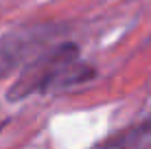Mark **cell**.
Listing matches in <instances>:
<instances>
[{"label":"cell","instance_id":"6da1fadb","mask_svg":"<svg viewBox=\"0 0 151 149\" xmlns=\"http://www.w3.org/2000/svg\"><path fill=\"white\" fill-rule=\"evenodd\" d=\"M96 77L92 64L81 59V50L75 42H53L40 50L9 86L7 101L18 103L35 94L66 90L79 83H88Z\"/></svg>","mask_w":151,"mask_h":149},{"label":"cell","instance_id":"7a4b0ae2","mask_svg":"<svg viewBox=\"0 0 151 149\" xmlns=\"http://www.w3.org/2000/svg\"><path fill=\"white\" fill-rule=\"evenodd\" d=\"M59 35L53 24H35V27L13 29L0 35V79L13 70L24 68L40 50H44Z\"/></svg>","mask_w":151,"mask_h":149},{"label":"cell","instance_id":"3957f363","mask_svg":"<svg viewBox=\"0 0 151 149\" xmlns=\"http://www.w3.org/2000/svg\"><path fill=\"white\" fill-rule=\"evenodd\" d=\"M149 138H151V112L145 119L112 134L105 143L99 145V149H140Z\"/></svg>","mask_w":151,"mask_h":149}]
</instances>
